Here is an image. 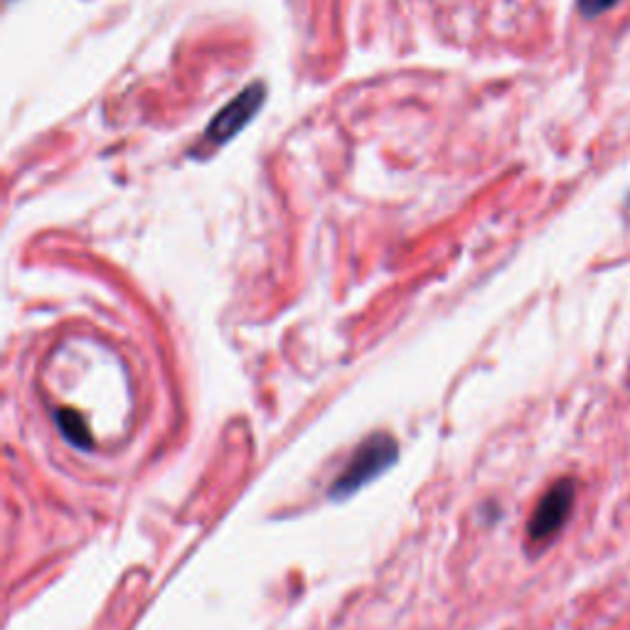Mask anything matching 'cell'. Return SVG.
<instances>
[{
	"label": "cell",
	"instance_id": "1",
	"mask_svg": "<svg viewBox=\"0 0 630 630\" xmlns=\"http://www.w3.org/2000/svg\"><path fill=\"white\" fill-rule=\"evenodd\" d=\"M397 456H399V443L394 441V436L384 431L372 433V436L364 439L358 451L352 453V458L348 460V466H345L340 476L332 480L328 498L330 500L350 498L352 492H358L362 486H368L370 480L392 468Z\"/></svg>",
	"mask_w": 630,
	"mask_h": 630
},
{
	"label": "cell",
	"instance_id": "2",
	"mask_svg": "<svg viewBox=\"0 0 630 630\" xmlns=\"http://www.w3.org/2000/svg\"><path fill=\"white\" fill-rule=\"evenodd\" d=\"M574 502H576V482L571 478L557 480L555 486L539 498L535 512H532L527 525L529 541L541 545V541L559 535L561 527L569 522L571 512H574Z\"/></svg>",
	"mask_w": 630,
	"mask_h": 630
},
{
	"label": "cell",
	"instance_id": "3",
	"mask_svg": "<svg viewBox=\"0 0 630 630\" xmlns=\"http://www.w3.org/2000/svg\"><path fill=\"white\" fill-rule=\"evenodd\" d=\"M266 89L264 84H252L246 86L244 92L234 98V102L226 104L220 114L212 118V124L207 126V138L212 143H226L234 133H240L242 128L252 121V116L259 112L264 104Z\"/></svg>",
	"mask_w": 630,
	"mask_h": 630
},
{
	"label": "cell",
	"instance_id": "4",
	"mask_svg": "<svg viewBox=\"0 0 630 630\" xmlns=\"http://www.w3.org/2000/svg\"><path fill=\"white\" fill-rule=\"evenodd\" d=\"M55 419H57V427L59 431H62V436L72 443V446H79V448H92V436H89V429H86V423L82 421V417H79L77 411L72 409H59L55 413Z\"/></svg>",
	"mask_w": 630,
	"mask_h": 630
},
{
	"label": "cell",
	"instance_id": "5",
	"mask_svg": "<svg viewBox=\"0 0 630 630\" xmlns=\"http://www.w3.org/2000/svg\"><path fill=\"white\" fill-rule=\"evenodd\" d=\"M620 0H579V10L586 18H596L600 13H608L610 8H616Z\"/></svg>",
	"mask_w": 630,
	"mask_h": 630
}]
</instances>
